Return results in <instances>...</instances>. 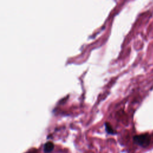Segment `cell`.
<instances>
[{
  "mask_svg": "<svg viewBox=\"0 0 153 153\" xmlns=\"http://www.w3.org/2000/svg\"><path fill=\"white\" fill-rule=\"evenodd\" d=\"M151 136L148 133L135 135L133 137L134 142L142 148L148 147L151 143Z\"/></svg>",
  "mask_w": 153,
  "mask_h": 153,
  "instance_id": "6da1fadb",
  "label": "cell"
},
{
  "mask_svg": "<svg viewBox=\"0 0 153 153\" xmlns=\"http://www.w3.org/2000/svg\"><path fill=\"white\" fill-rule=\"evenodd\" d=\"M54 147V144L52 142H48L45 143L44 145V151L46 153H49L53 150Z\"/></svg>",
  "mask_w": 153,
  "mask_h": 153,
  "instance_id": "7a4b0ae2",
  "label": "cell"
},
{
  "mask_svg": "<svg viewBox=\"0 0 153 153\" xmlns=\"http://www.w3.org/2000/svg\"><path fill=\"white\" fill-rule=\"evenodd\" d=\"M105 128H106V131H107V133H108L109 134H115V131L114 130L111 125L109 123H106L105 124Z\"/></svg>",
  "mask_w": 153,
  "mask_h": 153,
  "instance_id": "3957f363",
  "label": "cell"
}]
</instances>
